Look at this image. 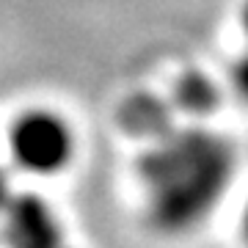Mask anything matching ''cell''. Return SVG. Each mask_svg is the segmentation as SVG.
<instances>
[{
	"instance_id": "5b68a950",
	"label": "cell",
	"mask_w": 248,
	"mask_h": 248,
	"mask_svg": "<svg viewBox=\"0 0 248 248\" xmlns=\"http://www.w3.org/2000/svg\"><path fill=\"white\" fill-rule=\"evenodd\" d=\"M243 28H246V36H248V3L243 6Z\"/></svg>"
},
{
	"instance_id": "277c9868",
	"label": "cell",
	"mask_w": 248,
	"mask_h": 248,
	"mask_svg": "<svg viewBox=\"0 0 248 248\" xmlns=\"http://www.w3.org/2000/svg\"><path fill=\"white\" fill-rule=\"evenodd\" d=\"M232 78H234V86H237L240 97L248 99V50L240 55V61L234 63V72H232Z\"/></svg>"
},
{
	"instance_id": "7a4b0ae2",
	"label": "cell",
	"mask_w": 248,
	"mask_h": 248,
	"mask_svg": "<svg viewBox=\"0 0 248 248\" xmlns=\"http://www.w3.org/2000/svg\"><path fill=\"white\" fill-rule=\"evenodd\" d=\"M9 152L22 171L36 177H53L75 157V130L55 110H25L11 124Z\"/></svg>"
},
{
	"instance_id": "8992f818",
	"label": "cell",
	"mask_w": 248,
	"mask_h": 248,
	"mask_svg": "<svg viewBox=\"0 0 248 248\" xmlns=\"http://www.w3.org/2000/svg\"><path fill=\"white\" fill-rule=\"evenodd\" d=\"M243 226H246V237H248V210H246V218H243Z\"/></svg>"
},
{
	"instance_id": "3957f363",
	"label": "cell",
	"mask_w": 248,
	"mask_h": 248,
	"mask_svg": "<svg viewBox=\"0 0 248 248\" xmlns=\"http://www.w3.org/2000/svg\"><path fill=\"white\" fill-rule=\"evenodd\" d=\"M182 94H185L182 102L190 110H207L215 102V89L210 86V80H204V78H190L185 83V91Z\"/></svg>"
},
{
	"instance_id": "52a82bcc",
	"label": "cell",
	"mask_w": 248,
	"mask_h": 248,
	"mask_svg": "<svg viewBox=\"0 0 248 248\" xmlns=\"http://www.w3.org/2000/svg\"><path fill=\"white\" fill-rule=\"evenodd\" d=\"M0 199H3V179H0Z\"/></svg>"
},
{
	"instance_id": "6da1fadb",
	"label": "cell",
	"mask_w": 248,
	"mask_h": 248,
	"mask_svg": "<svg viewBox=\"0 0 248 248\" xmlns=\"http://www.w3.org/2000/svg\"><path fill=\"white\" fill-rule=\"evenodd\" d=\"M229 143L210 133H187L171 141L155 163L157 204L171 221H193L204 215L232 177Z\"/></svg>"
}]
</instances>
